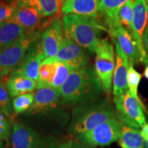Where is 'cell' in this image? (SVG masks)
I'll use <instances>...</instances> for the list:
<instances>
[{"instance_id": "obj_20", "label": "cell", "mask_w": 148, "mask_h": 148, "mask_svg": "<svg viewBox=\"0 0 148 148\" xmlns=\"http://www.w3.org/2000/svg\"><path fill=\"white\" fill-rule=\"evenodd\" d=\"M17 5H27L38 11L41 17L54 15L61 9L60 0H16Z\"/></svg>"}, {"instance_id": "obj_26", "label": "cell", "mask_w": 148, "mask_h": 148, "mask_svg": "<svg viewBox=\"0 0 148 148\" xmlns=\"http://www.w3.org/2000/svg\"><path fill=\"white\" fill-rule=\"evenodd\" d=\"M72 71L73 70L70 69L66 64L62 62H57L56 71L49 87H51L57 90L60 89L61 86L65 83Z\"/></svg>"}, {"instance_id": "obj_32", "label": "cell", "mask_w": 148, "mask_h": 148, "mask_svg": "<svg viewBox=\"0 0 148 148\" xmlns=\"http://www.w3.org/2000/svg\"><path fill=\"white\" fill-rule=\"evenodd\" d=\"M73 141L71 140H68L66 142H64V143H60L58 147L57 148H73Z\"/></svg>"}, {"instance_id": "obj_19", "label": "cell", "mask_w": 148, "mask_h": 148, "mask_svg": "<svg viewBox=\"0 0 148 148\" xmlns=\"http://www.w3.org/2000/svg\"><path fill=\"white\" fill-rule=\"evenodd\" d=\"M40 15L36 9L27 5H17L10 22L18 24L24 29L34 28L40 21Z\"/></svg>"}, {"instance_id": "obj_28", "label": "cell", "mask_w": 148, "mask_h": 148, "mask_svg": "<svg viewBox=\"0 0 148 148\" xmlns=\"http://www.w3.org/2000/svg\"><path fill=\"white\" fill-rule=\"evenodd\" d=\"M10 97L6 85L3 81L0 79V110L2 111L7 117H10L12 114V106Z\"/></svg>"}, {"instance_id": "obj_9", "label": "cell", "mask_w": 148, "mask_h": 148, "mask_svg": "<svg viewBox=\"0 0 148 148\" xmlns=\"http://www.w3.org/2000/svg\"><path fill=\"white\" fill-rule=\"evenodd\" d=\"M148 23V7L145 0H134L132 36L139 47L140 62L148 66V56L144 49L143 36Z\"/></svg>"}, {"instance_id": "obj_13", "label": "cell", "mask_w": 148, "mask_h": 148, "mask_svg": "<svg viewBox=\"0 0 148 148\" xmlns=\"http://www.w3.org/2000/svg\"><path fill=\"white\" fill-rule=\"evenodd\" d=\"M114 45L116 49V63L112 78V86L114 95L118 96L128 90L127 72L131 64L119 46L115 42Z\"/></svg>"}, {"instance_id": "obj_23", "label": "cell", "mask_w": 148, "mask_h": 148, "mask_svg": "<svg viewBox=\"0 0 148 148\" xmlns=\"http://www.w3.org/2000/svg\"><path fill=\"white\" fill-rule=\"evenodd\" d=\"M57 61L53 58H45L42 61L38 71V80L37 89L49 86L56 71Z\"/></svg>"}, {"instance_id": "obj_41", "label": "cell", "mask_w": 148, "mask_h": 148, "mask_svg": "<svg viewBox=\"0 0 148 148\" xmlns=\"http://www.w3.org/2000/svg\"><path fill=\"white\" fill-rule=\"evenodd\" d=\"M98 1H99V2H100V1H101V0H98Z\"/></svg>"}, {"instance_id": "obj_11", "label": "cell", "mask_w": 148, "mask_h": 148, "mask_svg": "<svg viewBox=\"0 0 148 148\" xmlns=\"http://www.w3.org/2000/svg\"><path fill=\"white\" fill-rule=\"evenodd\" d=\"M60 95L58 90L49 86L37 89L34 94V101L27 114L29 115L47 114L58 108L60 102Z\"/></svg>"}, {"instance_id": "obj_21", "label": "cell", "mask_w": 148, "mask_h": 148, "mask_svg": "<svg viewBox=\"0 0 148 148\" xmlns=\"http://www.w3.org/2000/svg\"><path fill=\"white\" fill-rule=\"evenodd\" d=\"M25 36V29L12 22H5L0 27V51Z\"/></svg>"}, {"instance_id": "obj_37", "label": "cell", "mask_w": 148, "mask_h": 148, "mask_svg": "<svg viewBox=\"0 0 148 148\" xmlns=\"http://www.w3.org/2000/svg\"><path fill=\"white\" fill-rule=\"evenodd\" d=\"M0 148H6V146L3 141H0Z\"/></svg>"}, {"instance_id": "obj_39", "label": "cell", "mask_w": 148, "mask_h": 148, "mask_svg": "<svg viewBox=\"0 0 148 148\" xmlns=\"http://www.w3.org/2000/svg\"><path fill=\"white\" fill-rule=\"evenodd\" d=\"M4 23H5V22H4ZM0 23V27L2 26V25H3V23Z\"/></svg>"}, {"instance_id": "obj_33", "label": "cell", "mask_w": 148, "mask_h": 148, "mask_svg": "<svg viewBox=\"0 0 148 148\" xmlns=\"http://www.w3.org/2000/svg\"><path fill=\"white\" fill-rule=\"evenodd\" d=\"M140 132H141V135L144 140L148 138V123H146V125L142 127Z\"/></svg>"}, {"instance_id": "obj_6", "label": "cell", "mask_w": 148, "mask_h": 148, "mask_svg": "<svg viewBox=\"0 0 148 148\" xmlns=\"http://www.w3.org/2000/svg\"><path fill=\"white\" fill-rule=\"evenodd\" d=\"M122 125L115 116L75 137L77 141L93 147L107 146L119 140Z\"/></svg>"}, {"instance_id": "obj_5", "label": "cell", "mask_w": 148, "mask_h": 148, "mask_svg": "<svg viewBox=\"0 0 148 148\" xmlns=\"http://www.w3.org/2000/svg\"><path fill=\"white\" fill-rule=\"evenodd\" d=\"M116 117L123 125L140 129L146 125L141 101L133 97L129 90L122 95L114 96Z\"/></svg>"}, {"instance_id": "obj_15", "label": "cell", "mask_w": 148, "mask_h": 148, "mask_svg": "<svg viewBox=\"0 0 148 148\" xmlns=\"http://www.w3.org/2000/svg\"><path fill=\"white\" fill-rule=\"evenodd\" d=\"M110 36L114 42L119 46L122 51L126 56L132 65H136L140 62L139 47L131 33L120 25Z\"/></svg>"}, {"instance_id": "obj_12", "label": "cell", "mask_w": 148, "mask_h": 148, "mask_svg": "<svg viewBox=\"0 0 148 148\" xmlns=\"http://www.w3.org/2000/svg\"><path fill=\"white\" fill-rule=\"evenodd\" d=\"M63 25L59 19H54L44 31L41 36L44 58H54L64 38Z\"/></svg>"}, {"instance_id": "obj_10", "label": "cell", "mask_w": 148, "mask_h": 148, "mask_svg": "<svg viewBox=\"0 0 148 148\" xmlns=\"http://www.w3.org/2000/svg\"><path fill=\"white\" fill-rule=\"evenodd\" d=\"M68 66L72 70H77L85 67L87 60L80 46L73 40L64 36L58 52L53 58Z\"/></svg>"}, {"instance_id": "obj_27", "label": "cell", "mask_w": 148, "mask_h": 148, "mask_svg": "<svg viewBox=\"0 0 148 148\" xmlns=\"http://www.w3.org/2000/svg\"><path fill=\"white\" fill-rule=\"evenodd\" d=\"M140 79H141V74L136 71L133 65L130 64L128 69V72H127L128 90L133 97L137 99L138 100H140L138 96V87Z\"/></svg>"}, {"instance_id": "obj_22", "label": "cell", "mask_w": 148, "mask_h": 148, "mask_svg": "<svg viewBox=\"0 0 148 148\" xmlns=\"http://www.w3.org/2000/svg\"><path fill=\"white\" fill-rule=\"evenodd\" d=\"M122 148H143L144 138L138 129L122 125L119 140Z\"/></svg>"}, {"instance_id": "obj_38", "label": "cell", "mask_w": 148, "mask_h": 148, "mask_svg": "<svg viewBox=\"0 0 148 148\" xmlns=\"http://www.w3.org/2000/svg\"><path fill=\"white\" fill-rule=\"evenodd\" d=\"M66 1H67V0H60V3H61V5H62L63 3L65 2Z\"/></svg>"}, {"instance_id": "obj_18", "label": "cell", "mask_w": 148, "mask_h": 148, "mask_svg": "<svg viewBox=\"0 0 148 148\" xmlns=\"http://www.w3.org/2000/svg\"><path fill=\"white\" fill-rule=\"evenodd\" d=\"M128 0H101L99 2V11L104 14L110 35L113 34L120 25L118 14L120 8Z\"/></svg>"}, {"instance_id": "obj_25", "label": "cell", "mask_w": 148, "mask_h": 148, "mask_svg": "<svg viewBox=\"0 0 148 148\" xmlns=\"http://www.w3.org/2000/svg\"><path fill=\"white\" fill-rule=\"evenodd\" d=\"M34 101V94L29 92L14 97L12 100V110L16 114L27 112L32 108Z\"/></svg>"}, {"instance_id": "obj_31", "label": "cell", "mask_w": 148, "mask_h": 148, "mask_svg": "<svg viewBox=\"0 0 148 148\" xmlns=\"http://www.w3.org/2000/svg\"><path fill=\"white\" fill-rule=\"evenodd\" d=\"M143 45L144 49L148 56V23L143 36Z\"/></svg>"}, {"instance_id": "obj_17", "label": "cell", "mask_w": 148, "mask_h": 148, "mask_svg": "<svg viewBox=\"0 0 148 148\" xmlns=\"http://www.w3.org/2000/svg\"><path fill=\"white\" fill-rule=\"evenodd\" d=\"M5 85L9 95L14 98L23 94L32 92L38 87V83L34 79L14 72L10 74Z\"/></svg>"}, {"instance_id": "obj_2", "label": "cell", "mask_w": 148, "mask_h": 148, "mask_svg": "<svg viewBox=\"0 0 148 148\" xmlns=\"http://www.w3.org/2000/svg\"><path fill=\"white\" fill-rule=\"evenodd\" d=\"M64 36L79 46L95 53L100 38V30L108 29L98 23L94 18L77 15H64L62 18Z\"/></svg>"}, {"instance_id": "obj_14", "label": "cell", "mask_w": 148, "mask_h": 148, "mask_svg": "<svg viewBox=\"0 0 148 148\" xmlns=\"http://www.w3.org/2000/svg\"><path fill=\"white\" fill-rule=\"evenodd\" d=\"M44 59L41 45H37L32 49L29 47L25 58L12 72L25 75L38 82L39 67Z\"/></svg>"}, {"instance_id": "obj_24", "label": "cell", "mask_w": 148, "mask_h": 148, "mask_svg": "<svg viewBox=\"0 0 148 148\" xmlns=\"http://www.w3.org/2000/svg\"><path fill=\"white\" fill-rule=\"evenodd\" d=\"M134 0H128L120 8L118 14V19L120 25L123 28L132 34V20L134 14Z\"/></svg>"}, {"instance_id": "obj_3", "label": "cell", "mask_w": 148, "mask_h": 148, "mask_svg": "<svg viewBox=\"0 0 148 148\" xmlns=\"http://www.w3.org/2000/svg\"><path fill=\"white\" fill-rule=\"evenodd\" d=\"M115 116L116 112L114 109L106 103L86 108H77L73 112L69 125V132L77 136L91 130Z\"/></svg>"}, {"instance_id": "obj_7", "label": "cell", "mask_w": 148, "mask_h": 148, "mask_svg": "<svg viewBox=\"0 0 148 148\" xmlns=\"http://www.w3.org/2000/svg\"><path fill=\"white\" fill-rule=\"evenodd\" d=\"M95 53V74L102 86L103 90L110 92L115 68L114 47L108 40L103 38L100 40Z\"/></svg>"}, {"instance_id": "obj_35", "label": "cell", "mask_w": 148, "mask_h": 148, "mask_svg": "<svg viewBox=\"0 0 148 148\" xmlns=\"http://www.w3.org/2000/svg\"><path fill=\"white\" fill-rule=\"evenodd\" d=\"M144 75H145V77L148 79V66H145V71H144Z\"/></svg>"}, {"instance_id": "obj_4", "label": "cell", "mask_w": 148, "mask_h": 148, "mask_svg": "<svg viewBox=\"0 0 148 148\" xmlns=\"http://www.w3.org/2000/svg\"><path fill=\"white\" fill-rule=\"evenodd\" d=\"M12 148H57L59 140L52 135H45L29 125L12 123Z\"/></svg>"}, {"instance_id": "obj_40", "label": "cell", "mask_w": 148, "mask_h": 148, "mask_svg": "<svg viewBox=\"0 0 148 148\" xmlns=\"http://www.w3.org/2000/svg\"><path fill=\"white\" fill-rule=\"evenodd\" d=\"M146 1V3H147V7H148V0H145Z\"/></svg>"}, {"instance_id": "obj_30", "label": "cell", "mask_w": 148, "mask_h": 148, "mask_svg": "<svg viewBox=\"0 0 148 148\" xmlns=\"http://www.w3.org/2000/svg\"><path fill=\"white\" fill-rule=\"evenodd\" d=\"M11 126L8 117L0 110V141L7 140L11 136Z\"/></svg>"}, {"instance_id": "obj_1", "label": "cell", "mask_w": 148, "mask_h": 148, "mask_svg": "<svg viewBox=\"0 0 148 148\" xmlns=\"http://www.w3.org/2000/svg\"><path fill=\"white\" fill-rule=\"evenodd\" d=\"M102 89L95 72L83 67L73 70L58 91L63 102L75 105L94 100L99 97Z\"/></svg>"}, {"instance_id": "obj_34", "label": "cell", "mask_w": 148, "mask_h": 148, "mask_svg": "<svg viewBox=\"0 0 148 148\" xmlns=\"http://www.w3.org/2000/svg\"><path fill=\"white\" fill-rule=\"evenodd\" d=\"M73 148H95L93 147H91V146L86 145L85 144H83L82 143H79L78 141L73 142Z\"/></svg>"}, {"instance_id": "obj_29", "label": "cell", "mask_w": 148, "mask_h": 148, "mask_svg": "<svg viewBox=\"0 0 148 148\" xmlns=\"http://www.w3.org/2000/svg\"><path fill=\"white\" fill-rule=\"evenodd\" d=\"M16 5L15 2L6 3L0 1V23L10 22L15 12Z\"/></svg>"}, {"instance_id": "obj_36", "label": "cell", "mask_w": 148, "mask_h": 148, "mask_svg": "<svg viewBox=\"0 0 148 148\" xmlns=\"http://www.w3.org/2000/svg\"><path fill=\"white\" fill-rule=\"evenodd\" d=\"M143 148H148V138L144 140Z\"/></svg>"}, {"instance_id": "obj_8", "label": "cell", "mask_w": 148, "mask_h": 148, "mask_svg": "<svg viewBox=\"0 0 148 148\" xmlns=\"http://www.w3.org/2000/svg\"><path fill=\"white\" fill-rule=\"evenodd\" d=\"M31 42L30 37L25 36L0 51V79L10 74L21 63L30 47Z\"/></svg>"}, {"instance_id": "obj_16", "label": "cell", "mask_w": 148, "mask_h": 148, "mask_svg": "<svg viewBox=\"0 0 148 148\" xmlns=\"http://www.w3.org/2000/svg\"><path fill=\"white\" fill-rule=\"evenodd\" d=\"M65 15H77L95 18L99 11L98 0H67L61 6Z\"/></svg>"}]
</instances>
